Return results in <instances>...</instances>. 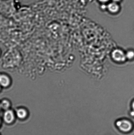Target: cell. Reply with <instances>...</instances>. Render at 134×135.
<instances>
[{
    "instance_id": "1",
    "label": "cell",
    "mask_w": 134,
    "mask_h": 135,
    "mask_svg": "<svg viewBox=\"0 0 134 135\" xmlns=\"http://www.w3.org/2000/svg\"><path fill=\"white\" fill-rule=\"evenodd\" d=\"M116 124L117 126L123 132H129L132 128V124L127 120H120L117 122Z\"/></svg>"
},
{
    "instance_id": "2",
    "label": "cell",
    "mask_w": 134,
    "mask_h": 135,
    "mask_svg": "<svg viewBox=\"0 0 134 135\" xmlns=\"http://www.w3.org/2000/svg\"><path fill=\"white\" fill-rule=\"evenodd\" d=\"M112 57L115 61L118 62H123L125 60L126 55L121 50H116L112 53Z\"/></svg>"
},
{
    "instance_id": "3",
    "label": "cell",
    "mask_w": 134,
    "mask_h": 135,
    "mask_svg": "<svg viewBox=\"0 0 134 135\" xmlns=\"http://www.w3.org/2000/svg\"><path fill=\"white\" fill-rule=\"evenodd\" d=\"M14 114L12 111L7 110L4 114V118L5 121L8 123L12 122L14 119Z\"/></svg>"
},
{
    "instance_id": "4",
    "label": "cell",
    "mask_w": 134,
    "mask_h": 135,
    "mask_svg": "<svg viewBox=\"0 0 134 135\" xmlns=\"http://www.w3.org/2000/svg\"><path fill=\"white\" fill-rule=\"evenodd\" d=\"M10 83L8 78L4 75H0V84L4 87L7 86Z\"/></svg>"
},
{
    "instance_id": "5",
    "label": "cell",
    "mask_w": 134,
    "mask_h": 135,
    "mask_svg": "<svg viewBox=\"0 0 134 135\" xmlns=\"http://www.w3.org/2000/svg\"><path fill=\"white\" fill-rule=\"evenodd\" d=\"M108 8L110 11L112 13H116L119 10V5L113 2L109 4Z\"/></svg>"
},
{
    "instance_id": "6",
    "label": "cell",
    "mask_w": 134,
    "mask_h": 135,
    "mask_svg": "<svg viewBox=\"0 0 134 135\" xmlns=\"http://www.w3.org/2000/svg\"><path fill=\"white\" fill-rule=\"evenodd\" d=\"M17 116L20 118L23 119L26 117L27 115L26 111L24 109H21L18 110L17 112Z\"/></svg>"
},
{
    "instance_id": "7",
    "label": "cell",
    "mask_w": 134,
    "mask_h": 135,
    "mask_svg": "<svg viewBox=\"0 0 134 135\" xmlns=\"http://www.w3.org/2000/svg\"><path fill=\"white\" fill-rule=\"evenodd\" d=\"M1 108L3 109H6L9 108L10 104L7 100H4L1 103Z\"/></svg>"
},
{
    "instance_id": "8",
    "label": "cell",
    "mask_w": 134,
    "mask_h": 135,
    "mask_svg": "<svg viewBox=\"0 0 134 135\" xmlns=\"http://www.w3.org/2000/svg\"><path fill=\"white\" fill-rule=\"evenodd\" d=\"M126 57L129 59H132L134 57V52L132 51H130L127 53Z\"/></svg>"
},
{
    "instance_id": "9",
    "label": "cell",
    "mask_w": 134,
    "mask_h": 135,
    "mask_svg": "<svg viewBox=\"0 0 134 135\" xmlns=\"http://www.w3.org/2000/svg\"><path fill=\"white\" fill-rule=\"evenodd\" d=\"M99 1L102 2H106L108 1L109 0H99Z\"/></svg>"
},
{
    "instance_id": "10",
    "label": "cell",
    "mask_w": 134,
    "mask_h": 135,
    "mask_svg": "<svg viewBox=\"0 0 134 135\" xmlns=\"http://www.w3.org/2000/svg\"><path fill=\"white\" fill-rule=\"evenodd\" d=\"M131 114L132 116H134V111L131 112Z\"/></svg>"
},
{
    "instance_id": "11",
    "label": "cell",
    "mask_w": 134,
    "mask_h": 135,
    "mask_svg": "<svg viewBox=\"0 0 134 135\" xmlns=\"http://www.w3.org/2000/svg\"><path fill=\"white\" fill-rule=\"evenodd\" d=\"M112 1H114V2H117L120 1V0H112Z\"/></svg>"
},
{
    "instance_id": "12",
    "label": "cell",
    "mask_w": 134,
    "mask_h": 135,
    "mask_svg": "<svg viewBox=\"0 0 134 135\" xmlns=\"http://www.w3.org/2000/svg\"><path fill=\"white\" fill-rule=\"evenodd\" d=\"M132 108H133V110L134 111V102H133V104H132Z\"/></svg>"
},
{
    "instance_id": "13",
    "label": "cell",
    "mask_w": 134,
    "mask_h": 135,
    "mask_svg": "<svg viewBox=\"0 0 134 135\" xmlns=\"http://www.w3.org/2000/svg\"><path fill=\"white\" fill-rule=\"evenodd\" d=\"M1 105H0V108H1Z\"/></svg>"
}]
</instances>
